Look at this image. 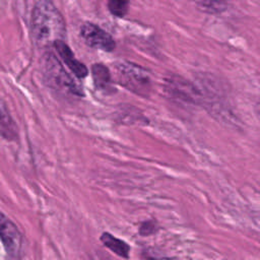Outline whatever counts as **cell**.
<instances>
[{"label":"cell","mask_w":260,"mask_h":260,"mask_svg":"<svg viewBox=\"0 0 260 260\" xmlns=\"http://www.w3.org/2000/svg\"><path fill=\"white\" fill-rule=\"evenodd\" d=\"M31 36L39 48H48L66 37L64 19L50 0H40L31 14Z\"/></svg>","instance_id":"6da1fadb"},{"label":"cell","mask_w":260,"mask_h":260,"mask_svg":"<svg viewBox=\"0 0 260 260\" xmlns=\"http://www.w3.org/2000/svg\"><path fill=\"white\" fill-rule=\"evenodd\" d=\"M42 74L47 84L59 92L69 93L72 95H82V90L76 82L65 71L57 57L49 52L41 60Z\"/></svg>","instance_id":"7a4b0ae2"},{"label":"cell","mask_w":260,"mask_h":260,"mask_svg":"<svg viewBox=\"0 0 260 260\" xmlns=\"http://www.w3.org/2000/svg\"><path fill=\"white\" fill-rule=\"evenodd\" d=\"M116 77L119 83L141 96H147L151 90V78L149 73L143 67L127 62L121 61L115 65Z\"/></svg>","instance_id":"3957f363"},{"label":"cell","mask_w":260,"mask_h":260,"mask_svg":"<svg viewBox=\"0 0 260 260\" xmlns=\"http://www.w3.org/2000/svg\"><path fill=\"white\" fill-rule=\"evenodd\" d=\"M80 36L84 42L91 48L111 52L115 49L116 44L111 35L101 28L99 25L85 22L80 27Z\"/></svg>","instance_id":"277c9868"},{"label":"cell","mask_w":260,"mask_h":260,"mask_svg":"<svg viewBox=\"0 0 260 260\" xmlns=\"http://www.w3.org/2000/svg\"><path fill=\"white\" fill-rule=\"evenodd\" d=\"M0 235L6 252L11 257L17 258L22 248V236L17 226L3 213L0 218Z\"/></svg>","instance_id":"5b68a950"},{"label":"cell","mask_w":260,"mask_h":260,"mask_svg":"<svg viewBox=\"0 0 260 260\" xmlns=\"http://www.w3.org/2000/svg\"><path fill=\"white\" fill-rule=\"evenodd\" d=\"M57 53L62 58L64 63L67 65V67L74 73V75L78 78H83L87 75V68L82 64L80 61H78L74 54L72 53L71 49L65 44L64 41H59L54 45Z\"/></svg>","instance_id":"8992f818"},{"label":"cell","mask_w":260,"mask_h":260,"mask_svg":"<svg viewBox=\"0 0 260 260\" xmlns=\"http://www.w3.org/2000/svg\"><path fill=\"white\" fill-rule=\"evenodd\" d=\"M1 118H0V131L3 138L7 140H14L17 136L16 125L11 118L9 112L7 111L5 104H1Z\"/></svg>","instance_id":"52a82bcc"},{"label":"cell","mask_w":260,"mask_h":260,"mask_svg":"<svg viewBox=\"0 0 260 260\" xmlns=\"http://www.w3.org/2000/svg\"><path fill=\"white\" fill-rule=\"evenodd\" d=\"M101 241L107 248H109L112 252H114L118 256L125 259L129 257L130 247L124 241L112 236L109 233H104L101 237Z\"/></svg>","instance_id":"ba28073f"},{"label":"cell","mask_w":260,"mask_h":260,"mask_svg":"<svg viewBox=\"0 0 260 260\" xmlns=\"http://www.w3.org/2000/svg\"><path fill=\"white\" fill-rule=\"evenodd\" d=\"M91 75L94 85L100 89H107L110 87L112 78L111 72L103 64H93L91 67Z\"/></svg>","instance_id":"9c48e42d"},{"label":"cell","mask_w":260,"mask_h":260,"mask_svg":"<svg viewBox=\"0 0 260 260\" xmlns=\"http://www.w3.org/2000/svg\"><path fill=\"white\" fill-rule=\"evenodd\" d=\"M196 6L207 13H220L228 9L233 0H192Z\"/></svg>","instance_id":"30bf717a"},{"label":"cell","mask_w":260,"mask_h":260,"mask_svg":"<svg viewBox=\"0 0 260 260\" xmlns=\"http://www.w3.org/2000/svg\"><path fill=\"white\" fill-rule=\"evenodd\" d=\"M108 8L116 17H123L129 9V0H108Z\"/></svg>","instance_id":"8fae6325"},{"label":"cell","mask_w":260,"mask_h":260,"mask_svg":"<svg viewBox=\"0 0 260 260\" xmlns=\"http://www.w3.org/2000/svg\"><path fill=\"white\" fill-rule=\"evenodd\" d=\"M156 228H155V223L153 221H145L141 224L140 226V234L143 236H148L151 235L155 232Z\"/></svg>","instance_id":"7c38bea8"},{"label":"cell","mask_w":260,"mask_h":260,"mask_svg":"<svg viewBox=\"0 0 260 260\" xmlns=\"http://www.w3.org/2000/svg\"><path fill=\"white\" fill-rule=\"evenodd\" d=\"M142 256H143V260H173L169 257L158 255L154 251H151V250H145Z\"/></svg>","instance_id":"4fadbf2b"},{"label":"cell","mask_w":260,"mask_h":260,"mask_svg":"<svg viewBox=\"0 0 260 260\" xmlns=\"http://www.w3.org/2000/svg\"><path fill=\"white\" fill-rule=\"evenodd\" d=\"M92 260H109L104 254L102 253H96L93 257H92Z\"/></svg>","instance_id":"5bb4252c"},{"label":"cell","mask_w":260,"mask_h":260,"mask_svg":"<svg viewBox=\"0 0 260 260\" xmlns=\"http://www.w3.org/2000/svg\"><path fill=\"white\" fill-rule=\"evenodd\" d=\"M256 111H257L258 116L260 117V101L258 102V104H257V106H256Z\"/></svg>","instance_id":"9a60e30c"}]
</instances>
